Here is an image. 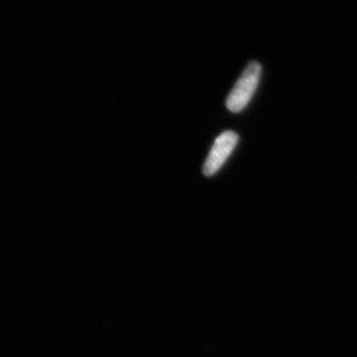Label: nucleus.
Listing matches in <instances>:
<instances>
[{
    "label": "nucleus",
    "mask_w": 357,
    "mask_h": 357,
    "mask_svg": "<svg viewBox=\"0 0 357 357\" xmlns=\"http://www.w3.org/2000/svg\"><path fill=\"white\" fill-rule=\"evenodd\" d=\"M238 140V134L232 130L225 131L218 135L203 166V174L206 177H211L220 171L236 149Z\"/></svg>",
    "instance_id": "f03ea898"
},
{
    "label": "nucleus",
    "mask_w": 357,
    "mask_h": 357,
    "mask_svg": "<svg viewBox=\"0 0 357 357\" xmlns=\"http://www.w3.org/2000/svg\"><path fill=\"white\" fill-rule=\"evenodd\" d=\"M262 68L258 62L249 63L227 98V109L234 114L243 112L252 100L261 77Z\"/></svg>",
    "instance_id": "f257e3e1"
}]
</instances>
